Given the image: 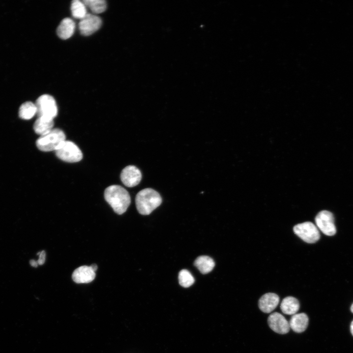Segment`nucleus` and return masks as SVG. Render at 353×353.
I'll return each instance as SVG.
<instances>
[{
    "label": "nucleus",
    "mask_w": 353,
    "mask_h": 353,
    "mask_svg": "<svg viewBox=\"0 0 353 353\" xmlns=\"http://www.w3.org/2000/svg\"><path fill=\"white\" fill-rule=\"evenodd\" d=\"M104 197L114 212L119 215L126 211L131 202L128 192L120 185H112L107 187Z\"/></svg>",
    "instance_id": "f257e3e1"
},
{
    "label": "nucleus",
    "mask_w": 353,
    "mask_h": 353,
    "mask_svg": "<svg viewBox=\"0 0 353 353\" xmlns=\"http://www.w3.org/2000/svg\"><path fill=\"white\" fill-rule=\"evenodd\" d=\"M161 202L162 198L160 194L150 188L141 190L135 198L137 209L140 214L144 215L151 214Z\"/></svg>",
    "instance_id": "f03ea898"
},
{
    "label": "nucleus",
    "mask_w": 353,
    "mask_h": 353,
    "mask_svg": "<svg viewBox=\"0 0 353 353\" xmlns=\"http://www.w3.org/2000/svg\"><path fill=\"white\" fill-rule=\"evenodd\" d=\"M66 140V135L62 130L55 128L40 136L36 140L38 149L43 151H56Z\"/></svg>",
    "instance_id": "7ed1b4c3"
},
{
    "label": "nucleus",
    "mask_w": 353,
    "mask_h": 353,
    "mask_svg": "<svg viewBox=\"0 0 353 353\" xmlns=\"http://www.w3.org/2000/svg\"><path fill=\"white\" fill-rule=\"evenodd\" d=\"M55 155L60 160L74 163L80 161L83 157L80 149L74 142L65 140L55 151Z\"/></svg>",
    "instance_id": "20e7f679"
},
{
    "label": "nucleus",
    "mask_w": 353,
    "mask_h": 353,
    "mask_svg": "<svg viewBox=\"0 0 353 353\" xmlns=\"http://www.w3.org/2000/svg\"><path fill=\"white\" fill-rule=\"evenodd\" d=\"M38 117L54 119L57 115L58 109L55 100L51 96L45 94L40 96L35 103Z\"/></svg>",
    "instance_id": "39448f33"
},
{
    "label": "nucleus",
    "mask_w": 353,
    "mask_h": 353,
    "mask_svg": "<svg viewBox=\"0 0 353 353\" xmlns=\"http://www.w3.org/2000/svg\"><path fill=\"white\" fill-rule=\"evenodd\" d=\"M293 230L298 237L307 243H314L320 238L317 227L310 222H305L295 225Z\"/></svg>",
    "instance_id": "423d86ee"
},
{
    "label": "nucleus",
    "mask_w": 353,
    "mask_h": 353,
    "mask_svg": "<svg viewBox=\"0 0 353 353\" xmlns=\"http://www.w3.org/2000/svg\"><path fill=\"white\" fill-rule=\"evenodd\" d=\"M318 228L325 235H334L336 232L333 214L327 210L319 212L315 218Z\"/></svg>",
    "instance_id": "0eeeda50"
},
{
    "label": "nucleus",
    "mask_w": 353,
    "mask_h": 353,
    "mask_svg": "<svg viewBox=\"0 0 353 353\" xmlns=\"http://www.w3.org/2000/svg\"><path fill=\"white\" fill-rule=\"evenodd\" d=\"M101 19L98 16L87 13L80 20L79 23V29L80 33L84 36H89L97 31L101 26Z\"/></svg>",
    "instance_id": "6e6552de"
},
{
    "label": "nucleus",
    "mask_w": 353,
    "mask_h": 353,
    "mask_svg": "<svg viewBox=\"0 0 353 353\" xmlns=\"http://www.w3.org/2000/svg\"><path fill=\"white\" fill-rule=\"evenodd\" d=\"M120 177L123 183L128 187L137 185L141 181L142 174L140 170L133 165L126 167L122 170Z\"/></svg>",
    "instance_id": "1a4fd4ad"
},
{
    "label": "nucleus",
    "mask_w": 353,
    "mask_h": 353,
    "mask_svg": "<svg viewBox=\"0 0 353 353\" xmlns=\"http://www.w3.org/2000/svg\"><path fill=\"white\" fill-rule=\"evenodd\" d=\"M268 325L274 331L281 334L288 333L290 330L289 322L280 313L274 312L268 318Z\"/></svg>",
    "instance_id": "9d476101"
},
{
    "label": "nucleus",
    "mask_w": 353,
    "mask_h": 353,
    "mask_svg": "<svg viewBox=\"0 0 353 353\" xmlns=\"http://www.w3.org/2000/svg\"><path fill=\"white\" fill-rule=\"evenodd\" d=\"M95 271L91 266H81L75 269L72 277L76 283H87L92 281L95 278Z\"/></svg>",
    "instance_id": "9b49d317"
},
{
    "label": "nucleus",
    "mask_w": 353,
    "mask_h": 353,
    "mask_svg": "<svg viewBox=\"0 0 353 353\" xmlns=\"http://www.w3.org/2000/svg\"><path fill=\"white\" fill-rule=\"evenodd\" d=\"M279 298L277 295L268 293L261 297L258 301V306L262 312L269 313L273 311L279 303Z\"/></svg>",
    "instance_id": "f8f14e48"
},
{
    "label": "nucleus",
    "mask_w": 353,
    "mask_h": 353,
    "mask_svg": "<svg viewBox=\"0 0 353 353\" xmlns=\"http://www.w3.org/2000/svg\"><path fill=\"white\" fill-rule=\"evenodd\" d=\"M290 328L295 332L301 333L306 329L308 324V317L304 313L294 314L289 322Z\"/></svg>",
    "instance_id": "ddd939ff"
},
{
    "label": "nucleus",
    "mask_w": 353,
    "mask_h": 353,
    "mask_svg": "<svg viewBox=\"0 0 353 353\" xmlns=\"http://www.w3.org/2000/svg\"><path fill=\"white\" fill-rule=\"evenodd\" d=\"M75 27L74 21L70 18H66L61 21L57 27V34L62 39H67L73 35Z\"/></svg>",
    "instance_id": "4468645a"
},
{
    "label": "nucleus",
    "mask_w": 353,
    "mask_h": 353,
    "mask_svg": "<svg viewBox=\"0 0 353 353\" xmlns=\"http://www.w3.org/2000/svg\"><path fill=\"white\" fill-rule=\"evenodd\" d=\"M54 126L53 119L46 117H38L33 125V129L36 133L40 136L50 132Z\"/></svg>",
    "instance_id": "2eb2a0df"
},
{
    "label": "nucleus",
    "mask_w": 353,
    "mask_h": 353,
    "mask_svg": "<svg viewBox=\"0 0 353 353\" xmlns=\"http://www.w3.org/2000/svg\"><path fill=\"white\" fill-rule=\"evenodd\" d=\"M280 307L281 311L285 314L294 315L296 314L300 308L298 300L292 296L285 297L282 301Z\"/></svg>",
    "instance_id": "dca6fc26"
},
{
    "label": "nucleus",
    "mask_w": 353,
    "mask_h": 353,
    "mask_svg": "<svg viewBox=\"0 0 353 353\" xmlns=\"http://www.w3.org/2000/svg\"><path fill=\"white\" fill-rule=\"evenodd\" d=\"M194 265L202 274H206L213 270L215 266V262L209 256L202 255L196 258Z\"/></svg>",
    "instance_id": "f3484780"
},
{
    "label": "nucleus",
    "mask_w": 353,
    "mask_h": 353,
    "mask_svg": "<svg viewBox=\"0 0 353 353\" xmlns=\"http://www.w3.org/2000/svg\"><path fill=\"white\" fill-rule=\"evenodd\" d=\"M37 112L35 104L31 101H26L23 103L20 107L19 117L24 120L31 119Z\"/></svg>",
    "instance_id": "a211bd4d"
},
{
    "label": "nucleus",
    "mask_w": 353,
    "mask_h": 353,
    "mask_svg": "<svg viewBox=\"0 0 353 353\" xmlns=\"http://www.w3.org/2000/svg\"><path fill=\"white\" fill-rule=\"evenodd\" d=\"M71 10L73 16L80 20L87 14L86 6L82 1L79 0H74L72 1Z\"/></svg>",
    "instance_id": "6ab92c4d"
},
{
    "label": "nucleus",
    "mask_w": 353,
    "mask_h": 353,
    "mask_svg": "<svg viewBox=\"0 0 353 353\" xmlns=\"http://www.w3.org/2000/svg\"><path fill=\"white\" fill-rule=\"evenodd\" d=\"M83 2L95 14L103 12L106 9V2L104 0H83Z\"/></svg>",
    "instance_id": "aec40b11"
},
{
    "label": "nucleus",
    "mask_w": 353,
    "mask_h": 353,
    "mask_svg": "<svg viewBox=\"0 0 353 353\" xmlns=\"http://www.w3.org/2000/svg\"><path fill=\"white\" fill-rule=\"evenodd\" d=\"M178 278L179 284L185 288L190 287L195 282V279L191 273L185 269L179 272Z\"/></svg>",
    "instance_id": "412c9836"
},
{
    "label": "nucleus",
    "mask_w": 353,
    "mask_h": 353,
    "mask_svg": "<svg viewBox=\"0 0 353 353\" xmlns=\"http://www.w3.org/2000/svg\"><path fill=\"white\" fill-rule=\"evenodd\" d=\"M37 254H39V258L37 261L38 265H42L44 264L46 260V252L44 251H42L41 252H38Z\"/></svg>",
    "instance_id": "4be33fe9"
},
{
    "label": "nucleus",
    "mask_w": 353,
    "mask_h": 353,
    "mask_svg": "<svg viewBox=\"0 0 353 353\" xmlns=\"http://www.w3.org/2000/svg\"><path fill=\"white\" fill-rule=\"evenodd\" d=\"M29 263L30 265L34 267H37L38 265L37 261L33 259L30 260Z\"/></svg>",
    "instance_id": "5701e85b"
},
{
    "label": "nucleus",
    "mask_w": 353,
    "mask_h": 353,
    "mask_svg": "<svg viewBox=\"0 0 353 353\" xmlns=\"http://www.w3.org/2000/svg\"><path fill=\"white\" fill-rule=\"evenodd\" d=\"M91 266L95 272L98 269V266L96 264H93Z\"/></svg>",
    "instance_id": "b1692460"
},
{
    "label": "nucleus",
    "mask_w": 353,
    "mask_h": 353,
    "mask_svg": "<svg viewBox=\"0 0 353 353\" xmlns=\"http://www.w3.org/2000/svg\"><path fill=\"white\" fill-rule=\"evenodd\" d=\"M350 330L351 332V333L353 335V321L351 323V326H350Z\"/></svg>",
    "instance_id": "393cba45"
},
{
    "label": "nucleus",
    "mask_w": 353,
    "mask_h": 353,
    "mask_svg": "<svg viewBox=\"0 0 353 353\" xmlns=\"http://www.w3.org/2000/svg\"><path fill=\"white\" fill-rule=\"evenodd\" d=\"M351 311H352V313H353V303L351 306Z\"/></svg>",
    "instance_id": "a878e982"
}]
</instances>
